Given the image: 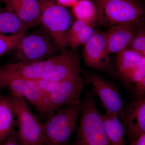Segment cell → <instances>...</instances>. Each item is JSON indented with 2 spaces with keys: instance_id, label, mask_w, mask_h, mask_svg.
Instances as JSON below:
<instances>
[{
  "instance_id": "6da1fadb",
  "label": "cell",
  "mask_w": 145,
  "mask_h": 145,
  "mask_svg": "<svg viewBox=\"0 0 145 145\" xmlns=\"http://www.w3.org/2000/svg\"><path fill=\"white\" fill-rule=\"evenodd\" d=\"M73 145H110L94 96L87 91L81 105L77 137Z\"/></svg>"
},
{
  "instance_id": "7a4b0ae2",
  "label": "cell",
  "mask_w": 145,
  "mask_h": 145,
  "mask_svg": "<svg viewBox=\"0 0 145 145\" xmlns=\"http://www.w3.org/2000/svg\"><path fill=\"white\" fill-rule=\"evenodd\" d=\"M81 105L63 107L46 118L42 123L45 145H67L76 129Z\"/></svg>"
},
{
  "instance_id": "3957f363",
  "label": "cell",
  "mask_w": 145,
  "mask_h": 145,
  "mask_svg": "<svg viewBox=\"0 0 145 145\" xmlns=\"http://www.w3.org/2000/svg\"><path fill=\"white\" fill-rule=\"evenodd\" d=\"M96 3L97 20L105 26L136 25L144 16L143 8L135 0H96Z\"/></svg>"
},
{
  "instance_id": "277c9868",
  "label": "cell",
  "mask_w": 145,
  "mask_h": 145,
  "mask_svg": "<svg viewBox=\"0 0 145 145\" xmlns=\"http://www.w3.org/2000/svg\"><path fill=\"white\" fill-rule=\"evenodd\" d=\"M9 96L16 113L18 137L23 145H45L44 127L22 96Z\"/></svg>"
},
{
  "instance_id": "5b68a950",
  "label": "cell",
  "mask_w": 145,
  "mask_h": 145,
  "mask_svg": "<svg viewBox=\"0 0 145 145\" xmlns=\"http://www.w3.org/2000/svg\"><path fill=\"white\" fill-rule=\"evenodd\" d=\"M85 85L81 74L54 84L45 94L44 110L42 117L46 118L63 107L81 105L80 95Z\"/></svg>"
},
{
  "instance_id": "8992f818",
  "label": "cell",
  "mask_w": 145,
  "mask_h": 145,
  "mask_svg": "<svg viewBox=\"0 0 145 145\" xmlns=\"http://www.w3.org/2000/svg\"><path fill=\"white\" fill-rule=\"evenodd\" d=\"M40 6V24L45 29L54 43L65 46L67 32L71 23V17L65 7L52 0H38Z\"/></svg>"
},
{
  "instance_id": "52a82bcc",
  "label": "cell",
  "mask_w": 145,
  "mask_h": 145,
  "mask_svg": "<svg viewBox=\"0 0 145 145\" xmlns=\"http://www.w3.org/2000/svg\"><path fill=\"white\" fill-rule=\"evenodd\" d=\"M40 81H31L13 74L4 66H0V90L7 88L11 93L22 96L42 117L46 93L39 88Z\"/></svg>"
},
{
  "instance_id": "ba28073f",
  "label": "cell",
  "mask_w": 145,
  "mask_h": 145,
  "mask_svg": "<svg viewBox=\"0 0 145 145\" xmlns=\"http://www.w3.org/2000/svg\"><path fill=\"white\" fill-rule=\"evenodd\" d=\"M18 61L34 62L52 56L55 47L48 36L42 33L25 34L15 48Z\"/></svg>"
},
{
  "instance_id": "9c48e42d",
  "label": "cell",
  "mask_w": 145,
  "mask_h": 145,
  "mask_svg": "<svg viewBox=\"0 0 145 145\" xmlns=\"http://www.w3.org/2000/svg\"><path fill=\"white\" fill-rule=\"evenodd\" d=\"M86 84L92 86L91 93L99 97L101 106L107 113L119 115L124 106L119 90L101 76L81 69Z\"/></svg>"
},
{
  "instance_id": "30bf717a",
  "label": "cell",
  "mask_w": 145,
  "mask_h": 145,
  "mask_svg": "<svg viewBox=\"0 0 145 145\" xmlns=\"http://www.w3.org/2000/svg\"><path fill=\"white\" fill-rule=\"evenodd\" d=\"M119 116L130 144L145 133V97L132 99Z\"/></svg>"
},
{
  "instance_id": "8fae6325",
  "label": "cell",
  "mask_w": 145,
  "mask_h": 145,
  "mask_svg": "<svg viewBox=\"0 0 145 145\" xmlns=\"http://www.w3.org/2000/svg\"><path fill=\"white\" fill-rule=\"evenodd\" d=\"M83 54L84 63L86 66L112 73L105 33L94 31L93 36L85 44Z\"/></svg>"
},
{
  "instance_id": "7c38bea8",
  "label": "cell",
  "mask_w": 145,
  "mask_h": 145,
  "mask_svg": "<svg viewBox=\"0 0 145 145\" xmlns=\"http://www.w3.org/2000/svg\"><path fill=\"white\" fill-rule=\"evenodd\" d=\"M64 52L59 55L52 56L46 59L34 62H17L4 66L8 71L31 81H40L52 70L54 65L63 57Z\"/></svg>"
},
{
  "instance_id": "4fadbf2b",
  "label": "cell",
  "mask_w": 145,
  "mask_h": 145,
  "mask_svg": "<svg viewBox=\"0 0 145 145\" xmlns=\"http://www.w3.org/2000/svg\"><path fill=\"white\" fill-rule=\"evenodd\" d=\"M81 69L78 54L72 51H66L61 59L41 81L55 84L81 74Z\"/></svg>"
},
{
  "instance_id": "5bb4252c",
  "label": "cell",
  "mask_w": 145,
  "mask_h": 145,
  "mask_svg": "<svg viewBox=\"0 0 145 145\" xmlns=\"http://www.w3.org/2000/svg\"><path fill=\"white\" fill-rule=\"evenodd\" d=\"M5 9L13 13L29 27L40 24L38 0H2Z\"/></svg>"
},
{
  "instance_id": "9a60e30c",
  "label": "cell",
  "mask_w": 145,
  "mask_h": 145,
  "mask_svg": "<svg viewBox=\"0 0 145 145\" xmlns=\"http://www.w3.org/2000/svg\"><path fill=\"white\" fill-rule=\"evenodd\" d=\"M135 25L112 27L105 33L107 48L109 53H118L127 49L136 34Z\"/></svg>"
},
{
  "instance_id": "2e32d148",
  "label": "cell",
  "mask_w": 145,
  "mask_h": 145,
  "mask_svg": "<svg viewBox=\"0 0 145 145\" xmlns=\"http://www.w3.org/2000/svg\"><path fill=\"white\" fill-rule=\"evenodd\" d=\"M94 32L93 27L82 21L76 20L67 32L64 40L65 46L73 49L85 45L91 38Z\"/></svg>"
},
{
  "instance_id": "e0dca14e",
  "label": "cell",
  "mask_w": 145,
  "mask_h": 145,
  "mask_svg": "<svg viewBox=\"0 0 145 145\" xmlns=\"http://www.w3.org/2000/svg\"><path fill=\"white\" fill-rule=\"evenodd\" d=\"M16 115L9 96L0 97V142H4L13 130Z\"/></svg>"
},
{
  "instance_id": "ac0fdd59",
  "label": "cell",
  "mask_w": 145,
  "mask_h": 145,
  "mask_svg": "<svg viewBox=\"0 0 145 145\" xmlns=\"http://www.w3.org/2000/svg\"><path fill=\"white\" fill-rule=\"evenodd\" d=\"M101 117L110 145H125L124 129L117 114L106 113Z\"/></svg>"
},
{
  "instance_id": "d6986e66",
  "label": "cell",
  "mask_w": 145,
  "mask_h": 145,
  "mask_svg": "<svg viewBox=\"0 0 145 145\" xmlns=\"http://www.w3.org/2000/svg\"><path fill=\"white\" fill-rule=\"evenodd\" d=\"M144 57L130 49H125L117 53V70L122 81L137 67Z\"/></svg>"
},
{
  "instance_id": "ffe728a7",
  "label": "cell",
  "mask_w": 145,
  "mask_h": 145,
  "mask_svg": "<svg viewBox=\"0 0 145 145\" xmlns=\"http://www.w3.org/2000/svg\"><path fill=\"white\" fill-rule=\"evenodd\" d=\"M29 27L13 13L0 8V34L25 32Z\"/></svg>"
},
{
  "instance_id": "44dd1931",
  "label": "cell",
  "mask_w": 145,
  "mask_h": 145,
  "mask_svg": "<svg viewBox=\"0 0 145 145\" xmlns=\"http://www.w3.org/2000/svg\"><path fill=\"white\" fill-rule=\"evenodd\" d=\"M72 12L77 20L93 27L97 19L96 6L90 0H78L73 7Z\"/></svg>"
},
{
  "instance_id": "7402d4cb",
  "label": "cell",
  "mask_w": 145,
  "mask_h": 145,
  "mask_svg": "<svg viewBox=\"0 0 145 145\" xmlns=\"http://www.w3.org/2000/svg\"><path fill=\"white\" fill-rule=\"evenodd\" d=\"M24 35L25 32H20L8 36L0 34V57L15 49Z\"/></svg>"
},
{
  "instance_id": "603a6c76",
  "label": "cell",
  "mask_w": 145,
  "mask_h": 145,
  "mask_svg": "<svg viewBox=\"0 0 145 145\" xmlns=\"http://www.w3.org/2000/svg\"><path fill=\"white\" fill-rule=\"evenodd\" d=\"M144 78H145V57H143L137 67L123 82L127 88L130 89Z\"/></svg>"
},
{
  "instance_id": "cb8c5ba5",
  "label": "cell",
  "mask_w": 145,
  "mask_h": 145,
  "mask_svg": "<svg viewBox=\"0 0 145 145\" xmlns=\"http://www.w3.org/2000/svg\"><path fill=\"white\" fill-rule=\"evenodd\" d=\"M129 49L145 57V33L143 30L137 31L130 44Z\"/></svg>"
},
{
  "instance_id": "d4e9b609",
  "label": "cell",
  "mask_w": 145,
  "mask_h": 145,
  "mask_svg": "<svg viewBox=\"0 0 145 145\" xmlns=\"http://www.w3.org/2000/svg\"><path fill=\"white\" fill-rule=\"evenodd\" d=\"M3 145H23L19 137L17 131L13 130L10 136L4 142Z\"/></svg>"
},
{
  "instance_id": "484cf974",
  "label": "cell",
  "mask_w": 145,
  "mask_h": 145,
  "mask_svg": "<svg viewBox=\"0 0 145 145\" xmlns=\"http://www.w3.org/2000/svg\"><path fill=\"white\" fill-rule=\"evenodd\" d=\"M78 0H57V4L63 7H72Z\"/></svg>"
},
{
  "instance_id": "4316f807",
  "label": "cell",
  "mask_w": 145,
  "mask_h": 145,
  "mask_svg": "<svg viewBox=\"0 0 145 145\" xmlns=\"http://www.w3.org/2000/svg\"><path fill=\"white\" fill-rule=\"evenodd\" d=\"M129 145H145V133L141 135L137 140L130 143Z\"/></svg>"
}]
</instances>
